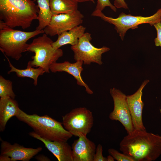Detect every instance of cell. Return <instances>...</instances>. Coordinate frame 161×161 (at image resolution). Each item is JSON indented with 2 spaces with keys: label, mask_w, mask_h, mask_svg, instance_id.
I'll return each instance as SVG.
<instances>
[{
  "label": "cell",
  "mask_w": 161,
  "mask_h": 161,
  "mask_svg": "<svg viewBox=\"0 0 161 161\" xmlns=\"http://www.w3.org/2000/svg\"><path fill=\"white\" fill-rule=\"evenodd\" d=\"M16 95L13 90L11 81L0 76V97H11L14 99Z\"/></svg>",
  "instance_id": "21"
},
{
  "label": "cell",
  "mask_w": 161,
  "mask_h": 161,
  "mask_svg": "<svg viewBox=\"0 0 161 161\" xmlns=\"http://www.w3.org/2000/svg\"><path fill=\"white\" fill-rule=\"evenodd\" d=\"M39 8L38 25L36 30H44L49 24L52 16L50 6V0H37Z\"/></svg>",
  "instance_id": "20"
},
{
  "label": "cell",
  "mask_w": 161,
  "mask_h": 161,
  "mask_svg": "<svg viewBox=\"0 0 161 161\" xmlns=\"http://www.w3.org/2000/svg\"><path fill=\"white\" fill-rule=\"evenodd\" d=\"M30 136L42 142L46 148L59 161H73L72 146L66 142L51 141L44 139L34 131L30 132Z\"/></svg>",
  "instance_id": "13"
},
{
  "label": "cell",
  "mask_w": 161,
  "mask_h": 161,
  "mask_svg": "<svg viewBox=\"0 0 161 161\" xmlns=\"http://www.w3.org/2000/svg\"><path fill=\"white\" fill-rule=\"evenodd\" d=\"M84 16L78 10L71 13L52 16L50 21L44 29L45 34L52 36L80 25Z\"/></svg>",
  "instance_id": "9"
},
{
  "label": "cell",
  "mask_w": 161,
  "mask_h": 161,
  "mask_svg": "<svg viewBox=\"0 0 161 161\" xmlns=\"http://www.w3.org/2000/svg\"><path fill=\"white\" fill-rule=\"evenodd\" d=\"M107 7H109L114 12L117 11V8L112 4L109 0H97L95 10L102 11Z\"/></svg>",
  "instance_id": "23"
},
{
  "label": "cell",
  "mask_w": 161,
  "mask_h": 161,
  "mask_svg": "<svg viewBox=\"0 0 161 161\" xmlns=\"http://www.w3.org/2000/svg\"><path fill=\"white\" fill-rule=\"evenodd\" d=\"M77 0H50L52 16L72 12L78 10Z\"/></svg>",
  "instance_id": "18"
},
{
  "label": "cell",
  "mask_w": 161,
  "mask_h": 161,
  "mask_svg": "<svg viewBox=\"0 0 161 161\" xmlns=\"http://www.w3.org/2000/svg\"><path fill=\"white\" fill-rule=\"evenodd\" d=\"M92 39L91 34L85 32L76 44L71 46V49L74 53V59L76 61H83L84 64L94 63L101 65L103 63L102 54L109 51L110 49L105 46L100 48L95 47L90 42Z\"/></svg>",
  "instance_id": "8"
},
{
  "label": "cell",
  "mask_w": 161,
  "mask_h": 161,
  "mask_svg": "<svg viewBox=\"0 0 161 161\" xmlns=\"http://www.w3.org/2000/svg\"><path fill=\"white\" fill-rule=\"evenodd\" d=\"M16 117L31 127L41 138L51 141H67L73 135L64 128L62 123L47 115L29 114L20 109Z\"/></svg>",
  "instance_id": "3"
},
{
  "label": "cell",
  "mask_w": 161,
  "mask_h": 161,
  "mask_svg": "<svg viewBox=\"0 0 161 161\" xmlns=\"http://www.w3.org/2000/svg\"><path fill=\"white\" fill-rule=\"evenodd\" d=\"M78 3L83 2L87 1H91L93 3H95L94 0H77Z\"/></svg>",
  "instance_id": "30"
},
{
  "label": "cell",
  "mask_w": 161,
  "mask_h": 161,
  "mask_svg": "<svg viewBox=\"0 0 161 161\" xmlns=\"http://www.w3.org/2000/svg\"><path fill=\"white\" fill-rule=\"evenodd\" d=\"M153 26L157 32V36L154 39L155 45L161 47V21L155 23Z\"/></svg>",
  "instance_id": "25"
},
{
  "label": "cell",
  "mask_w": 161,
  "mask_h": 161,
  "mask_svg": "<svg viewBox=\"0 0 161 161\" xmlns=\"http://www.w3.org/2000/svg\"><path fill=\"white\" fill-rule=\"evenodd\" d=\"M149 82L148 80H145L134 93L126 96V100L135 129L146 130L142 120V114L144 104L142 97L143 90Z\"/></svg>",
  "instance_id": "11"
},
{
  "label": "cell",
  "mask_w": 161,
  "mask_h": 161,
  "mask_svg": "<svg viewBox=\"0 0 161 161\" xmlns=\"http://www.w3.org/2000/svg\"><path fill=\"white\" fill-rule=\"evenodd\" d=\"M42 149L41 147L26 148L17 143L12 145L4 140L1 141V154L8 156L12 161H29Z\"/></svg>",
  "instance_id": "12"
},
{
  "label": "cell",
  "mask_w": 161,
  "mask_h": 161,
  "mask_svg": "<svg viewBox=\"0 0 161 161\" xmlns=\"http://www.w3.org/2000/svg\"><path fill=\"white\" fill-rule=\"evenodd\" d=\"M120 142V150L135 161H153L161 154V136L134 129Z\"/></svg>",
  "instance_id": "1"
},
{
  "label": "cell",
  "mask_w": 161,
  "mask_h": 161,
  "mask_svg": "<svg viewBox=\"0 0 161 161\" xmlns=\"http://www.w3.org/2000/svg\"><path fill=\"white\" fill-rule=\"evenodd\" d=\"M44 33V30L31 32H25L15 30L0 21V49L7 56L16 61L22 56V53L26 52L30 39Z\"/></svg>",
  "instance_id": "4"
},
{
  "label": "cell",
  "mask_w": 161,
  "mask_h": 161,
  "mask_svg": "<svg viewBox=\"0 0 161 161\" xmlns=\"http://www.w3.org/2000/svg\"><path fill=\"white\" fill-rule=\"evenodd\" d=\"M83 62L81 61H76V62L73 63H70L68 61L61 63L55 62L50 65L49 70L54 73L65 72L72 75L76 80L78 85L84 87L87 93L92 94L93 92L83 81L81 77V72L83 70Z\"/></svg>",
  "instance_id": "15"
},
{
  "label": "cell",
  "mask_w": 161,
  "mask_h": 161,
  "mask_svg": "<svg viewBox=\"0 0 161 161\" xmlns=\"http://www.w3.org/2000/svg\"><path fill=\"white\" fill-rule=\"evenodd\" d=\"M93 161H107V158L103 155V147L100 144L97 145L94 155Z\"/></svg>",
  "instance_id": "24"
},
{
  "label": "cell",
  "mask_w": 161,
  "mask_h": 161,
  "mask_svg": "<svg viewBox=\"0 0 161 161\" xmlns=\"http://www.w3.org/2000/svg\"><path fill=\"white\" fill-rule=\"evenodd\" d=\"M92 15L100 17L104 21L114 25L117 32L123 40L127 31L129 29L137 28L139 25L143 24H148L153 26L161 21V8L153 15L148 17L134 16L122 12L118 17L114 18L107 16L102 11L95 10L92 13Z\"/></svg>",
  "instance_id": "6"
},
{
  "label": "cell",
  "mask_w": 161,
  "mask_h": 161,
  "mask_svg": "<svg viewBox=\"0 0 161 161\" xmlns=\"http://www.w3.org/2000/svg\"><path fill=\"white\" fill-rule=\"evenodd\" d=\"M0 161H12V160L8 156L1 154L0 155Z\"/></svg>",
  "instance_id": "28"
},
{
  "label": "cell",
  "mask_w": 161,
  "mask_h": 161,
  "mask_svg": "<svg viewBox=\"0 0 161 161\" xmlns=\"http://www.w3.org/2000/svg\"><path fill=\"white\" fill-rule=\"evenodd\" d=\"M86 29L85 27L80 25L64 32L58 35L57 40L52 43V46L58 49L68 44L74 46L78 43L79 38L85 33Z\"/></svg>",
  "instance_id": "17"
},
{
  "label": "cell",
  "mask_w": 161,
  "mask_h": 161,
  "mask_svg": "<svg viewBox=\"0 0 161 161\" xmlns=\"http://www.w3.org/2000/svg\"><path fill=\"white\" fill-rule=\"evenodd\" d=\"M96 148L86 136L78 137L72 145L73 161H93Z\"/></svg>",
  "instance_id": "14"
},
{
  "label": "cell",
  "mask_w": 161,
  "mask_h": 161,
  "mask_svg": "<svg viewBox=\"0 0 161 161\" xmlns=\"http://www.w3.org/2000/svg\"><path fill=\"white\" fill-rule=\"evenodd\" d=\"M52 41L46 34L34 39L32 42L28 44L27 51L33 52L32 61H29V65L32 67H41L45 72L49 73V67L63 54V50L55 49L52 46Z\"/></svg>",
  "instance_id": "5"
},
{
  "label": "cell",
  "mask_w": 161,
  "mask_h": 161,
  "mask_svg": "<svg viewBox=\"0 0 161 161\" xmlns=\"http://www.w3.org/2000/svg\"><path fill=\"white\" fill-rule=\"evenodd\" d=\"M4 55L7 59L10 68V70L7 72L8 74L12 72H15L18 77H28L34 80L33 83L35 86L37 85L38 77L45 72L44 69L41 67L35 68L28 65L27 68L25 69H17L12 64L7 56Z\"/></svg>",
  "instance_id": "19"
},
{
  "label": "cell",
  "mask_w": 161,
  "mask_h": 161,
  "mask_svg": "<svg viewBox=\"0 0 161 161\" xmlns=\"http://www.w3.org/2000/svg\"><path fill=\"white\" fill-rule=\"evenodd\" d=\"M108 151L109 154L117 161H135L134 159L131 157L123 153H121L114 148H109Z\"/></svg>",
  "instance_id": "22"
},
{
  "label": "cell",
  "mask_w": 161,
  "mask_h": 161,
  "mask_svg": "<svg viewBox=\"0 0 161 161\" xmlns=\"http://www.w3.org/2000/svg\"><path fill=\"white\" fill-rule=\"evenodd\" d=\"M107 161H114V159L113 157L111 155L107 156Z\"/></svg>",
  "instance_id": "29"
},
{
  "label": "cell",
  "mask_w": 161,
  "mask_h": 161,
  "mask_svg": "<svg viewBox=\"0 0 161 161\" xmlns=\"http://www.w3.org/2000/svg\"><path fill=\"white\" fill-rule=\"evenodd\" d=\"M110 93L114 102V109L109 114L112 120L119 121L128 133L134 129L126 100V96L120 90L111 88Z\"/></svg>",
  "instance_id": "10"
},
{
  "label": "cell",
  "mask_w": 161,
  "mask_h": 161,
  "mask_svg": "<svg viewBox=\"0 0 161 161\" xmlns=\"http://www.w3.org/2000/svg\"><path fill=\"white\" fill-rule=\"evenodd\" d=\"M114 4L117 8L128 9V5L124 0H114Z\"/></svg>",
  "instance_id": "26"
},
{
  "label": "cell",
  "mask_w": 161,
  "mask_h": 161,
  "mask_svg": "<svg viewBox=\"0 0 161 161\" xmlns=\"http://www.w3.org/2000/svg\"><path fill=\"white\" fill-rule=\"evenodd\" d=\"M17 102L11 97L0 99V131L4 130L8 120L13 116H16L20 110Z\"/></svg>",
  "instance_id": "16"
},
{
  "label": "cell",
  "mask_w": 161,
  "mask_h": 161,
  "mask_svg": "<svg viewBox=\"0 0 161 161\" xmlns=\"http://www.w3.org/2000/svg\"><path fill=\"white\" fill-rule=\"evenodd\" d=\"M62 118L64 128L75 137L86 136L93 124L92 112L84 107L73 109Z\"/></svg>",
  "instance_id": "7"
},
{
  "label": "cell",
  "mask_w": 161,
  "mask_h": 161,
  "mask_svg": "<svg viewBox=\"0 0 161 161\" xmlns=\"http://www.w3.org/2000/svg\"><path fill=\"white\" fill-rule=\"evenodd\" d=\"M35 0H0V20L13 28H29L38 20L39 8Z\"/></svg>",
  "instance_id": "2"
},
{
  "label": "cell",
  "mask_w": 161,
  "mask_h": 161,
  "mask_svg": "<svg viewBox=\"0 0 161 161\" xmlns=\"http://www.w3.org/2000/svg\"><path fill=\"white\" fill-rule=\"evenodd\" d=\"M37 160L39 161H49L50 160L48 157L43 155H39L35 157Z\"/></svg>",
  "instance_id": "27"
}]
</instances>
